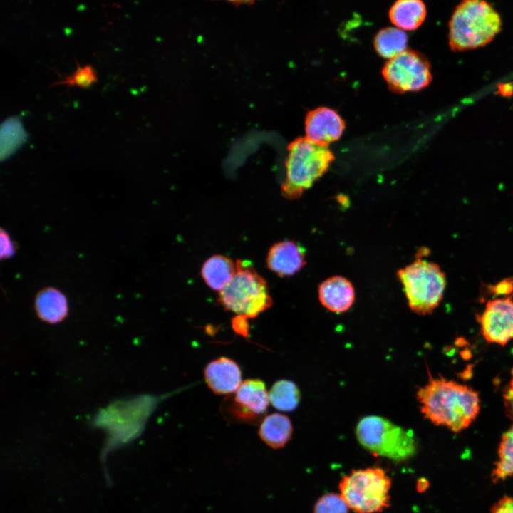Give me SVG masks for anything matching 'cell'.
I'll return each instance as SVG.
<instances>
[{
  "mask_svg": "<svg viewBox=\"0 0 513 513\" xmlns=\"http://www.w3.org/2000/svg\"><path fill=\"white\" fill-rule=\"evenodd\" d=\"M490 513H513V497H504L491 508Z\"/></svg>",
  "mask_w": 513,
  "mask_h": 513,
  "instance_id": "obj_27",
  "label": "cell"
},
{
  "mask_svg": "<svg viewBox=\"0 0 513 513\" xmlns=\"http://www.w3.org/2000/svg\"><path fill=\"white\" fill-rule=\"evenodd\" d=\"M77 69L71 75L65 76L63 79L60 81L53 83V86L56 85H68L71 87L72 86H77L81 88L87 89L90 88L92 84L97 81V74L94 68L90 65H86L84 67H81L76 62Z\"/></svg>",
  "mask_w": 513,
  "mask_h": 513,
  "instance_id": "obj_22",
  "label": "cell"
},
{
  "mask_svg": "<svg viewBox=\"0 0 513 513\" xmlns=\"http://www.w3.org/2000/svg\"><path fill=\"white\" fill-rule=\"evenodd\" d=\"M382 74L390 89L398 93L420 90L432 81L427 58L418 51L408 49L389 59Z\"/></svg>",
  "mask_w": 513,
  "mask_h": 513,
  "instance_id": "obj_8",
  "label": "cell"
},
{
  "mask_svg": "<svg viewBox=\"0 0 513 513\" xmlns=\"http://www.w3.org/2000/svg\"><path fill=\"white\" fill-rule=\"evenodd\" d=\"M34 306L38 318L50 324L62 321L68 312L66 296L59 289L51 286L44 288L38 292L35 298Z\"/></svg>",
  "mask_w": 513,
  "mask_h": 513,
  "instance_id": "obj_15",
  "label": "cell"
},
{
  "mask_svg": "<svg viewBox=\"0 0 513 513\" xmlns=\"http://www.w3.org/2000/svg\"><path fill=\"white\" fill-rule=\"evenodd\" d=\"M408 36L403 30L388 27L380 30L374 38V46L382 57L391 59L407 50Z\"/></svg>",
  "mask_w": 513,
  "mask_h": 513,
  "instance_id": "obj_19",
  "label": "cell"
},
{
  "mask_svg": "<svg viewBox=\"0 0 513 513\" xmlns=\"http://www.w3.org/2000/svg\"><path fill=\"white\" fill-rule=\"evenodd\" d=\"M0 257L1 259L11 258L14 256L16 250V245L11 239L9 233L3 228L1 229L0 233Z\"/></svg>",
  "mask_w": 513,
  "mask_h": 513,
  "instance_id": "obj_24",
  "label": "cell"
},
{
  "mask_svg": "<svg viewBox=\"0 0 513 513\" xmlns=\"http://www.w3.org/2000/svg\"><path fill=\"white\" fill-rule=\"evenodd\" d=\"M349 507L340 494L328 493L316 501L314 513H348Z\"/></svg>",
  "mask_w": 513,
  "mask_h": 513,
  "instance_id": "obj_23",
  "label": "cell"
},
{
  "mask_svg": "<svg viewBox=\"0 0 513 513\" xmlns=\"http://www.w3.org/2000/svg\"><path fill=\"white\" fill-rule=\"evenodd\" d=\"M345 129V122L336 111L319 107L309 111L305 119L306 135L310 140L326 145L338 140Z\"/></svg>",
  "mask_w": 513,
  "mask_h": 513,
  "instance_id": "obj_11",
  "label": "cell"
},
{
  "mask_svg": "<svg viewBox=\"0 0 513 513\" xmlns=\"http://www.w3.org/2000/svg\"><path fill=\"white\" fill-rule=\"evenodd\" d=\"M391 478L379 467L352 470L340 480V494L355 513H378L390 506Z\"/></svg>",
  "mask_w": 513,
  "mask_h": 513,
  "instance_id": "obj_7",
  "label": "cell"
},
{
  "mask_svg": "<svg viewBox=\"0 0 513 513\" xmlns=\"http://www.w3.org/2000/svg\"><path fill=\"white\" fill-rule=\"evenodd\" d=\"M235 264V274L219 292L217 301L237 316L255 318L272 305L268 284L250 261L239 259Z\"/></svg>",
  "mask_w": 513,
  "mask_h": 513,
  "instance_id": "obj_4",
  "label": "cell"
},
{
  "mask_svg": "<svg viewBox=\"0 0 513 513\" xmlns=\"http://www.w3.org/2000/svg\"><path fill=\"white\" fill-rule=\"evenodd\" d=\"M427 14L425 4L420 0H399L389 10V18L395 27L413 31L423 23Z\"/></svg>",
  "mask_w": 513,
  "mask_h": 513,
  "instance_id": "obj_17",
  "label": "cell"
},
{
  "mask_svg": "<svg viewBox=\"0 0 513 513\" xmlns=\"http://www.w3.org/2000/svg\"><path fill=\"white\" fill-rule=\"evenodd\" d=\"M480 331L488 343L505 346L513 339V300L495 298L489 300L477 318Z\"/></svg>",
  "mask_w": 513,
  "mask_h": 513,
  "instance_id": "obj_10",
  "label": "cell"
},
{
  "mask_svg": "<svg viewBox=\"0 0 513 513\" xmlns=\"http://www.w3.org/2000/svg\"><path fill=\"white\" fill-rule=\"evenodd\" d=\"M356 435L360 445L375 456L404 462L415 456L417 442L413 432L379 415L358 421Z\"/></svg>",
  "mask_w": 513,
  "mask_h": 513,
  "instance_id": "obj_5",
  "label": "cell"
},
{
  "mask_svg": "<svg viewBox=\"0 0 513 513\" xmlns=\"http://www.w3.org/2000/svg\"><path fill=\"white\" fill-rule=\"evenodd\" d=\"M269 403L264 383L259 379H248L224 400L222 410L229 420L254 424L263 420Z\"/></svg>",
  "mask_w": 513,
  "mask_h": 513,
  "instance_id": "obj_9",
  "label": "cell"
},
{
  "mask_svg": "<svg viewBox=\"0 0 513 513\" xmlns=\"http://www.w3.org/2000/svg\"><path fill=\"white\" fill-rule=\"evenodd\" d=\"M247 318L242 316H237L232 320V327L234 331L243 336H247L249 333V323Z\"/></svg>",
  "mask_w": 513,
  "mask_h": 513,
  "instance_id": "obj_28",
  "label": "cell"
},
{
  "mask_svg": "<svg viewBox=\"0 0 513 513\" xmlns=\"http://www.w3.org/2000/svg\"><path fill=\"white\" fill-rule=\"evenodd\" d=\"M326 145L317 144L307 138H299L288 147L285 162L286 179L281 192L288 199H296L319 179L334 160Z\"/></svg>",
  "mask_w": 513,
  "mask_h": 513,
  "instance_id": "obj_3",
  "label": "cell"
},
{
  "mask_svg": "<svg viewBox=\"0 0 513 513\" xmlns=\"http://www.w3.org/2000/svg\"><path fill=\"white\" fill-rule=\"evenodd\" d=\"M418 388L416 398L423 416L436 425L459 432L468 428L480 409L479 394L472 388L447 380L433 378Z\"/></svg>",
  "mask_w": 513,
  "mask_h": 513,
  "instance_id": "obj_1",
  "label": "cell"
},
{
  "mask_svg": "<svg viewBox=\"0 0 513 513\" xmlns=\"http://www.w3.org/2000/svg\"><path fill=\"white\" fill-rule=\"evenodd\" d=\"M501 26L500 16L492 5L484 1H464L450 21V46L460 51L484 46L500 31Z\"/></svg>",
  "mask_w": 513,
  "mask_h": 513,
  "instance_id": "obj_2",
  "label": "cell"
},
{
  "mask_svg": "<svg viewBox=\"0 0 513 513\" xmlns=\"http://www.w3.org/2000/svg\"><path fill=\"white\" fill-rule=\"evenodd\" d=\"M205 381L217 395H231L242 384V372L238 364L227 357L209 362L204 369Z\"/></svg>",
  "mask_w": 513,
  "mask_h": 513,
  "instance_id": "obj_12",
  "label": "cell"
},
{
  "mask_svg": "<svg viewBox=\"0 0 513 513\" xmlns=\"http://www.w3.org/2000/svg\"><path fill=\"white\" fill-rule=\"evenodd\" d=\"M502 396L507 415L513 420V369L511 379L504 388Z\"/></svg>",
  "mask_w": 513,
  "mask_h": 513,
  "instance_id": "obj_26",
  "label": "cell"
},
{
  "mask_svg": "<svg viewBox=\"0 0 513 513\" xmlns=\"http://www.w3.org/2000/svg\"><path fill=\"white\" fill-rule=\"evenodd\" d=\"M293 426L285 415L274 413L264 417L259 429L260 438L274 449L283 447L291 439Z\"/></svg>",
  "mask_w": 513,
  "mask_h": 513,
  "instance_id": "obj_16",
  "label": "cell"
},
{
  "mask_svg": "<svg viewBox=\"0 0 513 513\" xmlns=\"http://www.w3.org/2000/svg\"><path fill=\"white\" fill-rule=\"evenodd\" d=\"M513 476V425L505 432L498 450V460L492 472L494 482Z\"/></svg>",
  "mask_w": 513,
  "mask_h": 513,
  "instance_id": "obj_21",
  "label": "cell"
},
{
  "mask_svg": "<svg viewBox=\"0 0 513 513\" xmlns=\"http://www.w3.org/2000/svg\"><path fill=\"white\" fill-rule=\"evenodd\" d=\"M318 299L328 311L341 314L347 311L355 301V290L345 277L335 276L324 280L318 287Z\"/></svg>",
  "mask_w": 513,
  "mask_h": 513,
  "instance_id": "obj_14",
  "label": "cell"
},
{
  "mask_svg": "<svg viewBox=\"0 0 513 513\" xmlns=\"http://www.w3.org/2000/svg\"><path fill=\"white\" fill-rule=\"evenodd\" d=\"M488 291L498 298H512L513 276L504 279L498 284L489 286Z\"/></svg>",
  "mask_w": 513,
  "mask_h": 513,
  "instance_id": "obj_25",
  "label": "cell"
},
{
  "mask_svg": "<svg viewBox=\"0 0 513 513\" xmlns=\"http://www.w3.org/2000/svg\"><path fill=\"white\" fill-rule=\"evenodd\" d=\"M418 255L415 261L398 271L409 308L419 315L432 314L440 305L447 281L440 266Z\"/></svg>",
  "mask_w": 513,
  "mask_h": 513,
  "instance_id": "obj_6",
  "label": "cell"
},
{
  "mask_svg": "<svg viewBox=\"0 0 513 513\" xmlns=\"http://www.w3.org/2000/svg\"><path fill=\"white\" fill-rule=\"evenodd\" d=\"M269 396L270 403L276 409L285 412L294 410L301 398L299 388L289 380L276 381L271 388Z\"/></svg>",
  "mask_w": 513,
  "mask_h": 513,
  "instance_id": "obj_20",
  "label": "cell"
},
{
  "mask_svg": "<svg viewBox=\"0 0 513 513\" xmlns=\"http://www.w3.org/2000/svg\"><path fill=\"white\" fill-rule=\"evenodd\" d=\"M236 264L229 257L217 254L207 259L202 266L201 275L214 291H222L233 278Z\"/></svg>",
  "mask_w": 513,
  "mask_h": 513,
  "instance_id": "obj_18",
  "label": "cell"
},
{
  "mask_svg": "<svg viewBox=\"0 0 513 513\" xmlns=\"http://www.w3.org/2000/svg\"><path fill=\"white\" fill-rule=\"evenodd\" d=\"M305 249L297 242L284 240L269 249L266 264L269 269L280 276H292L306 264Z\"/></svg>",
  "mask_w": 513,
  "mask_h": 513,
  "instance_id": "obj_13",
  "label": "cell"
}]
</instances>
